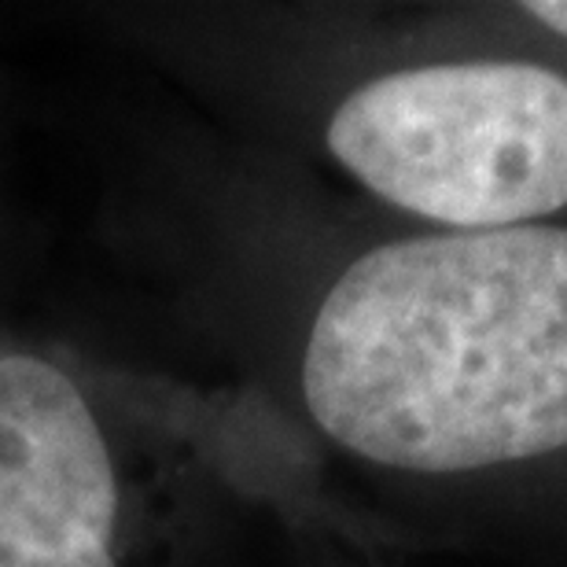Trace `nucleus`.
Wrapping results in <instances>:
<instances>
[{"label":"nucleus","mask_w":567,"mask_h":567,"mask_svg":"<svg viewBox=\"0 0 567 567\" xmlns=\"http://www.w3.org/2000/svg\"><path fill=\"white\" fill-rule=\"evenodd\" d=\"M295 383L343 453L567 567V221L361 247L306 317Z\"/></svg>","instance_id":"1"},{"label":"nucleus","mask_w":567,"mask_h":567,"mask_svg":"<svg viewBox=\"0 0 567 567\" xmlns=\"http://www.w3.org/2000/svg\"><path fill=\"white\" fill-rule=\"evenodd\" d=\"M457 38L336 100L321 147L416 229L567 221V60L453 16Z\"/></svg>","instance_id":"2"},{"label":"nucleus","mask_w":567,"mask_h":567,"mask_svg":"<svg viewBox=\"0 0 567 567\" xmlns=\"http://www.w3.org/2000/svg\"><path fill=\"white\" fill-rule=\"evenodd\" d=\"M118 486L74 380L0 358V567H115Z\"/></svg>","instance_id":"3"},{"label":"nucleus","mask_w":567,"mask_h":567,"mask_svg":"<svg viewBox=\"0 0 567 567\" xmlns=\"http://www.w3.org/2000/svg\"><path fill=\"white\" fill-rule=\"evenodd\" d=\"M468 19L567 60V0H497L468 8Z\"/></svg>","instance_id":"4"}]
</instances>
